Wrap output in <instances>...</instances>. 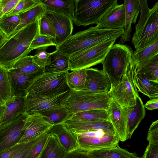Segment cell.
<instances>
[{"instance_id":"obj_49","label":"cell","mask_w":158,"mask_h":158,"mask_svg":"<svg viewBox=\"0 0 158 158\" xmlns=\"http://www.w3.org/2000/svg\"><path fill=\"white\" fill-rule=\"evenodd\" d=\"M140 158H158V143H149Z\"/></svg>"},{"instance_id":"obj_45","label":"cell","mask_w":158,"mask_h":158,"mask_svg":"<svg viewBox=\"0 0 158 158\" xmlns=\"http://www.w3.org/2000/svg\"><path fill=\"white\" fill-rule=\"evenodd\" d=\"M147 139L149 143H158V120L153 122L149 129Z\"/></svg>"},{"instance_id":"obj_27","label":"cell","mask_w":158,"mask_h":158,"mask_svg":"<svg viewBox=\"0 0 158 158\" xmlns=\"http://www.w3.org/2000/svg\"><path fill=\"white\" fill-rule=\"evenodd\" d=\"M94 158H140L135 152L131 153L120 148L118 144L107 148L89 151Z\"/></svg>"},{"instance_id":"obj_53","label":"cell","mask_w":158,"mask_h":158,"mask_svg":"<svg viewBox=\"0 0 158 158\" xmlns=\"http://www.w3.org/2000/svg\"><path fill=\"white\" fill-rule=\"evenodd\" d=\"M4 102L2 99L0 95V105H4Z\"/></svg>"},{"instance_id":"obj_2","label":"cell","mask_w":158,"mask_h":158,"mask_svg":"<svg viewBox=\"0 0 158 158\" xmlns=\"http://www.w3.org/2000/svg\"><path fill=\"white\" fill-rule=\"evenodd\" d=\"M124 29H107L92 27L71 35L56 47L60 52L69 58L73 55L110 39L122 37Z\"/></svg>"},{"instance_id":"obj_25","label":"cell","mask_w":158,"mask_h":158,"mask_svg":"<svg viewBox=\"0 0 158 158\" xmlns=\"http://www.w3.org/2000/svg\"><path fill=\"white\" fill-rule=\"evenodd\" d=\"M69 58L57 50L51 52L44 68V73H55L69 71Z\"/></svg>"},{"instance_id":"obj_52","label":"cell","mask_w":158,"mask_h":158,"mask_svg":"<svg viewBox=\"0 0 158 158\" xmlns=\"http://www.w3.org/2000/svg\"><path fill=\"white\" fill-rule=\"evenodd\" d=\"M4 108V105H0V126L3 118Z\"/></svg>"},{"instance_id":"obj_4","label":"cell","mask_w":158,"mask_h":158,"mask_svg":"<svg viewBox=\"0 0 158 158\" xmlns=\"http://www.w3.org/2000/svg\"><path fill=\"white\" fill-rule=\"evenodd\" d=\"M117 0H75L72 21L77 27L97 25Z\"/></svg>"},{"instance_id":"obj_37","label":"cell","mask_w":158,"mask_h":158,"mask_svg":"<svg viewBox=\"0 0 158 158\" xmlns=\"http://www.w3.org/2000/svg\"><path fill=\"white\" fill-rule=\"evenodd\" d=\"M0 95L4 103L11 96L7 70L0 66Z\"/></svg>"},{"instance_id":"obj_22","label":"cell","mask_w":158,"mask_h":158,"mask_svg":"<svg viewBox=\"0 0 158 158\" xmlns=\"http://www.w3.org/2000/svg\"><path fill=\"white\" fill-rule=\"evenodd\" d=\"M25 97H10L5 102L3 118L0 125L10 122L21 114L25 113Z\"/></svg>"},{"instance_id":"obj_24","label":"cell","mask_w":158,"mask_h":158,"mask_svg":"<svg viewBox=\"0 0 158 158\" xmlns=\"http://www.w3.org/2000/svg\"><path fill=\"white\" fill-rule=\"evenodd\" d=\"M46 11L66 16L72 20L74 14L75 0H39Z\"/></svg>"},{"instance_id":"obj_16","label":"cell","mask_w":158,"mask_h":158,"mask_svg":"<svg viewBox=\"0 0 158 158\" xmlns=\"http://www.w3.org/2000/svg\"><path fill=\"white\" fill-rule=\"evenodd\" d=\"M108 120L111 123L120 141L127 139L126 107L122 106L111 99L107 110Z\"/></svg>"},{"instance_id":"obj_41","label":"cell","mask_w":158,"mask_h":158,"mask_svg":"<svg viewBox=\"0 0 158 158\" xmlns=\"http://www.w3.org/2000/svg\"><path fill=\"white\" fill-rule=\"evenodd\" d=\"M39 2V0H20L14 9L6 15H19L30 9Z\"/></svg>"},{"instance_id":"obj_18","label":"cell","mask_w":158,"mask_h":158,"mask_svg":"<svg viewBox=\"0 0 158 158\" xmlns=\"http://www.w3.org/2000/svg\"><path fill=\"white\" fill-rule=\"evenodd\" d=\"M52 126L39 113L28 115L22 130L24 133L19 143H27L40 135Z\"/></svg>"},{"instance_id":"obj_29","label":"cell","mask_w":158,"mask_h":158,"mask_svg":"<svg viewBox=\"0 0 158 158\" xmlns=\"http://www.w3.org/2000/svg\"><path fill=\"white\" fill-rule=\"evenodd\" d=\"M45 11L44 5L39 1L32 8L19 15L20 18L19 25L9 37L27 25L39 20Z\"/></svg>"},{"instance_id":"obj_5","label":"cell","mask_w":158,"mask_h":158,"mask_svg":"<svg viewBox=\"0 0 158 158\" xmlns=\"http://www.w3.org/2000/svg\"><path fill=\"white\" fill-rule=\"evenodd\" d=\"M111 101L108 93H94L82 90H71L64 107L71 116L78 112L88 110L103 109L107 110Z\"/></svg>"},{"instance_id":"obj_10","label":"cell","mask_w":158,"mask_h":158,"mask_svg":"<svg viewBox=\"0 0 158 158\" xmlns=\"http://www.w3.org/2000/svg\"><path fill=\"white\" fill-rule=\"evenodd\" d=\"M71 90L58 94L40 95L28 92L25 97V113L31 115L64 106Z\"/></svg>"},{"instance_id":"obj_30","label":"cell","mask_w":158,"mask_h":158,"mask_svg":"<svg viewBox=\"0 0 158 158\" xmlns=\"http://www.w3.org/2000/svg\"><path fill=\"white\" fill-rule=\"evenodd\" d=\"M12 69L27 75L42 74L44 70V68L40 67L35 63L31 55H27L19 60Z\"/></svg>"},{"instance_id":"obj_9","label":"cell","mask_w":158,"mask_h":158,"mask_svg":"<svg viewBox=\"0 0 158 158\" xmlns=\"http://www.w3.org/2000/svg\"><path fill=\"white\" fill-rule=\"evenodd\" d=\"M158 40V1L150 8L147 19L141 28L133 34L131 42L138 53Z\"/></svg>"},{"instance_id":"obj_14","label":"cell","mask_w":158,"mask_h":158,"mask_svg":"<svg viewBox=\"0 0 158 158\" xmlns=\"http://www.w3.org/2000/svg\"><path fill=\"white\" fill-rule=\"evenodd\" d=\"M44 15L55 32L54 41L56 47L58 46L72 35L73 29L72 20L64 15L52 12L45 11Z\"/></svg>"},{"instance_id":"obj_8","label":"cell","mask_w":158,"mask_h":158,"mask_svg":"<svg viewBox=\"0 0 158 158\" xmlns=\"http://www.w3.org/2000/svg\"><path fill=\"white\" fill-rule=\"evenodd\" d=\"M69 71L55 73H43L32 83L28 92L40 95L58 94L71 90L67 82Z\"/></svg>"},{"instance_id":"obj_11","label":"cell","mask_w":158,"mask_h":158,"mask_svg":"<svg viewBox=\"0 0 158 158\" xmlns=\"http://www.w3.org/2000/svg\"><path fill=\"white\" fill-rule=\"evenodd\" d=\"M73 133L79 147L88 151L112 147L118 145L120 141L117 136L105 134L102 131Z\"/></svg>"},{"instance_id":"obj_39","label":"cell","mask_w":158,"mask_h":158,"mask_svg":"<svg viewBox=\"0 0 158 158\" xmlns=\"http://www.w3.org/2000/svg\"><path fill=\"white\" fill-rule=\"evenodd\" d=\"M39 34L48 37L54 41L56 38L52 27L44 14L39 20Z\"/></svg>"},{"instance_id":"obj_40","label":"cell","mask_w":158,"mask_h":158,"mask_svg":"<svg viewBox=\"0 0 158 158\" xmlns=\"http://www.w3.org/2000/svg\"><path fill=\"white\" fill-rule=\"evenodd\" d=\"M56 46V45L52 38L38 34L32 41L29 49L30 53L31 51L44 47Z\"/></svg>"},{"instance_id":"obj_36","label":"cell","mask_w":158,"mask_h":158,"mask_svg":"<svg viewBox=\"0 0 158 158\" xmlns=\"http://www.w3.org/2000/svg\"><path fill=\"white\" fill-rule=\"evenodd\" d=\"M19 15H5L0 18V29L8 38L19 25Z\"/></svg>"},{"instance_id":"obj_15","label":"cell","mask_w":158,"mask_h":158,"mask_svg":"<svg viewBox=\"0 0 158 158\" xmlns=\"http://www.w3.org/2000/svg\"><path fill=\"white\" fill-rule=\"evenodd\" d=\"M86 78L82 90L94 93H108L111 87L109 78L103 70L89 68L85 69Z\"/></svg>"},{"instance_id":"obj_23","label":"cell","mask_w":158,"mask_h":158,"mask_svg":"<svg viewBox=\"0 0 158 158\" xmlns=\"http://www.w3.org/2000/svg\"><path fill=\"white\" fill-rule=\"evenodd\" d=\"M49 132L57 136L67 153L79 147L76 135L67 129L64 123L52 126L49 129Z\"/></svg>"},{"instance_id":"obj_3","label":"cell","mask_w":158,"mask_h":158,"mask_svg":"<svg viewBox=\"0 0 158 158\" xmlns=\"http://www.w3.org/2000/svg\"><path fill=\"white\" fill-rule=\"evenodd\" d=\"M132 49L128 45L113 44L102 64L103 70L108 77L111 87L120 81L132 59Z\"/></svg>"},{"instance_id":"obj_31","label":"cell","mask_w":158,"mask_h":158,"mask_svg":"<svg viewBox=\"0 0 158 158\" xmlns=\"http://www.w3.org/2000/svg\"><path fill=\"white\" fill-rule=\"evenodd\" d=\"M39 114L47 122L52 126L64 123L70 116L68 111L64 106L47 110Z\"/></svg>"},{"instance_id":"obj_7","label":"cell","mask_w":158,"mask_h":158,"mask_svg":"<svg viewBox=\"0 0 158 158\" xmlns=\"http://www.w3.org/2000/svg\"><path fill=\"white\" fill-rule=\"evenodd\" d=\"M136 70L131 59L119 82L111 88L108 93L111 99L122 107H132L136 103L137 98L139 96L134 81Z\"/></svg>"},{"instance_id":"obj_17","label":"cell","mask_w":158,"mask_h":158,"mask_svg":"<svg viewBox=\"0 0 158 158\" xmlns=\"http://www.w3.org/2000/svg\"><path fill=\"white\" fill-rule=\"evenodd\" d=\"M7 72L10 86V97H25L32 83L43 74L27 75L14 69L7 70Z\"/></svg>"},{"instance_id":"obj_32","label":"cell","mask_w":158,"mask_h":158,"mask_svg":"<svg viewBox=\"0 0 158 158\" xmlns=\"http://www.w3.org/2000/svg\"><path fill=\"white\" fill-rule=\"evenodd\" d=\"M136 73L158 82V54L136 68Z\"/></svg>"},{"instance_id":"obj_6","label":"cell","mask_w":158,"mask_h":158,"mask_svg":"<svg viewBox=\"0 0 158 158\" xmlns=\"http://www.w3.org/2000/svg\"><path fill=\"white\" fill-rule=\"evenodd\" d=\"M116 40L108 39L71 56L69 70L85 69L102 63Z\"/></svg>"},{"instance_id":"obj_51","label":"cell","mask_w":158,"mask_h":158,"mask_svg":"<svg viewBox=\"0 0 158 158\" xmlns=\"http://www.w3.org/2000/svg\"><path fill=\"white\" fill-rule=\"evenodd\" d=\"M7 39L6 35L0 29V48L6 42Z\"/></svg>"},{"instance_id":"obj_44","label":"cell","mask_w":158,"mask_h":158,"mask_svg":"<svg viewBox=\"0 0 158 158\" xmlns=\"http://www.w3.org/2000/svg\"><path fill=\"white\" fill-rule=\"evenodd\" d=\"M20 0H0V18L11 11Z\"/></svg>"},{"instance_id":"obj_28","label":"cell","mask_w":158,"mask_h":158,"mask_svg":"<svg viewBox=\"0 0 158 158\" xmlns=\"http://www.w3.org/2000/svg\"><path fill=\"white\" fill-rule=\"evenodd\" d=\"M134 81L139 91L150 98L158 97V82L150 80L143 75L136 73Z\"/></svg>"},{"instance_id":"obj_13","label":"cell","mask_w":158,"mask_h":158,"mask_svg":"<svg viewBox=\"0 0 158 158\" xmlns=\"http://www.w3.org/2000/svg\"><path fill=\"white\" fill-rule=\"evenodd\" d=\"M64 124L67 129L73 133L102 131L105 134L117 136L113 126L108 120L87 121L69 119Z\"/></svg>"},{"instance_id":"obj_20","label":"cell","mask_w":158,"mask_h":158,"mask_svg":"<svg viewBox=\"0 0 158 158\" xmlns=\"http://www.w3.org/2000/svg\"><path fill=\"white\" fill-rule=\"evenodd\" d=\"M125 9V22L123 35L119 40V44H123L130 41L132 31V24L135 23L140 12L139 0H125L123 3Z\"/></svg>"},{"instance_id":"obj_43","label":"cell","mask_w":158,"mask_h":158,"mask_svg":"<svg viewBox=\"0 0 158 158\" xmlns=\"http://www.w3.org/2000/svg\"><path fill=\"white\" fill-rule=\"evenodd\" d=\"M140 5V15L138 23L135 26V32L138 31L147 20L150 12L147 1L146 0H139Z\"/></svg>"},{"instance_id":"obj_38","label":"cell","mask_w":158,"mask_h":158,"mask_svg":"<svg viewBox=\"0 0 158 158\" xmlns=\"http://www.w3.org/2000/svg\"><path fill=\"white\" fill-rule=\"evenodd\" d=\"M49 135L48 129L44 133L40 138L32 146L26 158H39Z\"/></svg>"},{"instance_id":"obj_46","label":"cell","mask_w":158,"mask_h":158,"mask_svg":"<svg viewBox=\"0 0 158 158\" xmlns=\"http://www.w3.org/2000/svg\"><path fill=\"white\" fill-rule=\"evenodd\" d=\"M64 158H94L88 151L80 147L66 153Z\"/></svg>"},{"instance_id":"obj_34","label":"cell","mask_w":158,"mask_h":158,"mask_svg":"<svg viewBox=\"0 0 158 158\" xmlns=\"http://www.w3.org/2000/svg\"><path fill=\"white\" fill-rule=\"evenodd\" d=\"M69 119L87 121H102L108 120V117L107 110H106L93 109L78 112L70 116Z\"/></svg>"},{"instance_id":"obj_12","label":"cell","mask_w":158,"mask_h":158,"mask_svg":"<svg viewBox=\"0 0 158 158\" xmlns=\"http://www.w3.org/2000/svg\"><path fill=\"white\" fill-rule=\"evenodd\" d=\"M28 115L21 114L9 123L0 126V154L18 143L23 136L22 130Z\"/></svg>"},{"instance_id":"obj_33","label":"cell","mask_w":158,"mask_h":158,"mask_svg":"<svg viewBox=\"0 0 158 158\" xmlns=\"http://www.w3.org/2000/svg\"><path fill=\"white\" fill-rule=\"evenodd\" d=\"M158 54V40L137 53L133 52L132 60L137 68Z\"/></svg>"},{"instance_id":"obj_35","label":"cell","mask_w":158,"mask_h":158,"mask_svg":"<svg viewBox=\"0 0 158 158\" xmlns=\"http://www.w3.org/2000/svg\"><path fill=\"white\" fill-rule=\"evenodd\" d=\"M86 74L85 69L72 71L67 76V85L71 90H82L84 88L86 81Z\"/></svg>"},{"instance_id":"obj_42","label":"cell","mask_w":158,"mask_h":158,"mask_svg":"<svg viewBox=\"0 0 158 158\" xmlns=\"http://www.w3.org/2000/svg\"><path fill=\"white\" fill-rule=\"evenodd\" d=\"M48 47H42L36 49L35 54L32 56L35 63L40 67L44 68L46 65L51 53L48 52L46 49Z\"/></svg>"},{"instance_id":"obj_48","label":"cell","mask_w":158,"mask_h":158,"mask_svg":"<svg viewBox=\"0 0 158 158\" xmlns=\"http://www.w3.org/2000/svg\"><path fill=\"white\" fill-rule=\"evenodd\" d=\"M26 143H18L0 154V158H11L18 153Z\"/></svg>"},{"instance_id":"obj_26","label":"cell","mask_w":158,"mask_h":158,"mask_svg":"<svg viewBox=\"0 0 158 158\" xmlns=\"http://www.w3.org/2000/svg\"><path fill=\"white\" fill-rule=\"evenodd\" d=\"M66 153L57 136L50 133L39 158H64Z\"/></svg>"},{"instance_id":"obj_21","label":"cell","mask_w":158,"mask_h":158,"mask_svg":"<svg viewBox=\"0 0 158 158\" xmlns=\"http://www.w3.org/2000/svg\"><path fill=\"white\" fill-rule=\"evenodd\" d=\"M127 126L128 139L132 135L141 121L144 118L146 111L143 102L139 96L133 106L126 107Z\"/></svg>"},{"instance_id":"obj_19","label":"cell","mask_w":158,"mask_h":158,"mask_svg":"<svg viewBox=\"0 0 158 158\" xmlns=\"http://www.w3.org/2000/svg\"><path fill=\"white\" fill-rule=\"evenodd\" d=\"M125 22L124 5L117 4L105 14L95 27L102 29H124Z\"/></svg>"},{"instance_id":"obj_50","label":"cell","mask_w":158,"mask_h":158,"mask_svg":"<svg viewBox=\"0 0 158 158\" xmlns=\"http://www.w3.org/2000/svg\"><path fill=\"white\" fill-rule=\"evenodd\" d=\"M147 109L153 110L158 108V98H152L147 101L144 105Z\"/></svg>"},{"instance_id":"obj_47","label":"cell","mask_w":158,"mask_h":158,"mask_svg":"<svg viewBox=\"0 0 158 158\" xmlns=\"http://www.w3.org/2000/svg\"><path fill=\"white\" fill-rule=\"evenodd\" d=\"M44 132L38 137L26 143L23 148L11 158H26L31 147L40 138Z\"/></svg>"},{"instance_id":"obj_1","label":"cell","mask_w":158,"mask_h":158,"mask_svg":"<svg viewBox=\"0 0 158 158\" xmlns=\"http://www.w3.org/2000/svg\"><path fill=\"white\" fill-rule=\"evenodd\" d=\"M39 20L8 38L0 48V66L7 70L10 69L17 61L27 56L32 41L39 34Z\"/></svg>"}]
</instances>
